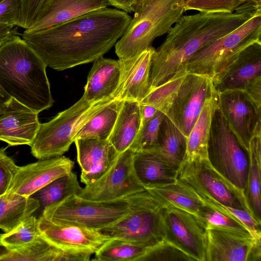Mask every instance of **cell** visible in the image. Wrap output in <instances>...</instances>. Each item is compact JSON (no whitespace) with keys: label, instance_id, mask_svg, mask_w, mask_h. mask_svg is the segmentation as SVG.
<instances>
[{"label":"cell","instance_id":"cell-1","mask_svg":"<svg viewBox=\"0 0 261 261\" xmlns=\"http://www.w3.org/2000/svg\"><path fill=\"white\" fill-rule=\"evenodd\" d=\"M132 19L123 11L107 7L20 35L46 66L62 71L103 57L122 37Z\"/></svg>","mask_w":261,"mask_h":261},{"label":"cell","instance_id":"cell-2","mask_svg":"<svg viewBox=\"0 0 261 261\" xmlns=\"http://www.w3.org/2000/svg\"><path fill=\"white\" fill-rule=\"evenodd\" d=\"M258 13L261 10L244 4L231 13L200 12L182 15L155 49L150 74V90L186 71L188 61L197 51L237 29Z\"/></svg>","mask_w":261,"mask_h":261},{"label":"cell","instance_id":"cell-3","mask_svg":"<svg viewBox=\"0 0 261 261\" xmlns=\"http://www.w3.org/2000/svg\"><path fill=\"white\" fill-rule=\"evenodd\" d=\"M46 65L18 35L0 47V85L11 97L37 113L54 103Z\"/></svg>","mask_w":261,"mask_h":261},{"label":"cell","instance_id":"cell-4","mask_svg":"<svg viewBox=\"0 0 261 261\" xmlns=\"http://www.w3.org/2000/svg\"><path fill=\"white\" fill-rule=\"evenodd\" d=\"M186 12L184 0H141L123 35L115 44L119 60L132 58L168 32Z\"/></svg>","mask_w":261,"mask_h":261},{"label":"cell","instance_id":"cell-5","mask_svg":"<svg viewBox=\"0 0 261 261\" xmlns=\"http://www.w3.org/2000/svg\"><path fill=\"white\" fill-rule=\"evenodd\" d=\"M114 99L111 98L91 103L82 96L51 120L40 123L30 145L32 154L40 160L61 156L74 142L77 133L84 123Z\"/></svg>","mask_w":261,"mask_h":261},{"label":"cell","instance_id":"cell-6","mask_svg":"<svg viewBox=\"0 0 261 261\" xmlns=\"http://www.w3.org/2000/svg\"><path fill=\"white\" fill-rule=\"evenodd\" d=\"M261 13L241 26L197 51L189 60L186 70L204 75L214 81L236 60L247 47L260 42Z\"/></svg>","mask_w":261,"mask_h":261},{"label":"cell","instance_id":"cell-7","mask_svg":"<svg viewBox=\"0 0 261 261\" xmlns=\"http://www.w3.org/2000/svg\"><path fill=\"white\" fill-rule=\"evenodd\" d=\"M132 211L117 223L99 231L110 239L153 246L165 239L162 206L144 190L125 197Z\"/></svg>","mask_w":261,"mask_h":261},{"label":"cell","instance_id":"cell-8","mask_svg":"<svg viewBox=\"0 0 261 261\" xmlns=\"http://www.w3.org/2000/svg\"><path fill=\"white\" fill-rule=\"evenodd\" d=\"M131 211L125 198L97 201L72 195L45 207L42 215L55 223L99 230L117 223Z\"/></svg>","mask_w":261,"mask_h":261},{"label":"cell","instance_id":"cell-9","mask_svg":"<svg viewBox=\"0 0 261 261\" xmlns=\"http://www.w3.org/2000/svg\"><path fill=\"white\" fill-rule=\"evenodd\" d=\"M208 154L209 161L214 169L248 202L246 195L247 152L229 129L218 106L212 120Z\"/></svg>","mask_w":261,"mask_h":261},{"label":"cell","instance_id":"cell-10","mask_svg":"<svg viewBox=\"0 0 261 261\" xmlns=\"http://www.w3.org/2000/svg\"><path fill=\"white\" fill-rule=\"evenodd\" d=\"M177 179L225 205L244 209L254 217L247 201L214 169L208 159H184L177 169Z\"/></svg>","mask_w":261,"mask_h":261},{"label":"cell","instance_id":"cell-11","mask_svg":"<svg viewBox=\"0 0 261 261\" xmlns=\"http://www.w3.org/2000/svg\"><path fill=\"white\" fill-rule=\"evenodd\" d=\"M134 153L128 149L119 154L108 170L93 182L86 185L77 196L92 201H109L145 190L134 170Z\"/></svg>","mask_w":261,"mask_h":261},{"label":"cell","instance_id":"cell-12","mask_svg":"<svg viewBox=\"0 0 261 261\" xmlns=\"http://www.w3.org/2000/svg\"><path fill=\"white\" fill-rule=\"evenodd\" d=\"M206 261H260L261 238L246 230L206 224Z\"/></svg>","mask_w":261,"mask_h":261},{"label":"cell","instance_id":"cell-13","mask_svg":"<svg viewBox=\"0 0 261 261\" xmlns=\"http://www.w3.org/2000/svg\"><path fill=\"white\" fill-rule=\"evenodd\" d=\"M165 240L194 261H206V225L199 218L186 211L162 206Z\"/></svg>","mask_w":261,"mask_h":261},{"label":"cell","instance_id":"cell-14","mask_svg":"<svg viewBox=\"0 0 261 261\" xmlns=\"http://www.w3.org/2000/svg\"><path fill=\"white\" fill-rule=\"evenodd\" d=\"M216 93L210 77L188 72L167 116L187 137L205 100Z\"/></svg>","mask_w":261,"mask_h":261},{"label":"cell","instance_id":"cell-15","mask_svg":"<svg viewBox=\"0 0 261 261\" xmlns=\"http://www.w3.org/2000/svg\"><path fill=\"white\" fill-rule=\"evenodd\" d=\"M218 106L241 146L247 151L254 129L261 122V112L242 90L218 93Z\"/></svg>","mask_w":261,"mask_h":261},{"label":"cell","instance_id":"cell-16","mask_svg":"<svg viewBox=\"0 0 261 261\" xmlns=\"http://www.w3.org/2000/svg\"><path fill=\"white\" fill-rule=\"evenodd\" d=\"M38 224L43 238L65 250L92 255L110 239L98 230L55 223L42 215L38 219Z\"/></svg>","mask_w":261,"mask_h":261},{"label":"cell","instance_id":"cell-17","mask_svg":"<svg viewBox=\"0 0 261 261\" xmlns=\"http://www.w3.org/2000/svg\"><path fill=\"white\" fill-rule=\"evenodd\" d=\"M73 166L74 162L70 159L60 156L19 167L7 193L30 197L57 178L72 171Z\"/></svg>","mask_w":261,"mask_h":261},{"label":"cell","instance_id":"cell-18","mask_svg":"<svg viewBox=\"0 0 261 261\" xmlns=\"http://www.w3.org/2000/svg\"><path fill=\"white\" fill-rule=\"evenodd\" d=\"M155 49L150 46L127 59L119 60L120 77L113 95L115 99L140 102L150 90V74Z\"/></svg>","mask_w":261,"mask_h":261},{"label":"cell","instance_id":"cell-19","mask_svg":"<svg viewBox=\"0 0 261 261\" xmlns=\"http://www.w3.org/2000/svg\"><path fill=\"white\" fill-rule=\"evenodd\" d=\"M38 114L11 98L0 106V140L10 146H30L40 124Z\"/></svg>","mask_w":261,"mask_h":261},{"label":"cell","instance_id":"cell-20","mask_svg":"<svg viewBox=\"0 0 261 261\" xmlns=\"http://www.w3.org/2000/svg\"><path fill=\"white\" fill-rule=\"evenodd\" d=\"M109 6L108 0H44L32 24L22 34L36 33Z\"/></svg>","mask_w":261,"mask_h":261},{"label":"cell","instance_id":"cell-21","mask_svg":"<svg viewBox=\"0 0 261 261\" xmlns=\"http://www.w3.org/2000/svg\"><path fill=\"white\" fill-rule=\"evenodd\" d=\"M74 142L81 168V181L86 185L102 176L119 154L108 140L79 138Z\"/></svg>","mask_w":261,"mask_h":261},{"label":"cell","instance_id":"cell-22","mask_svg":"<svg viewBox=\"0 0 261 261\" xmlns=\"http://www.w3.org/2000/svg\"><path fill=\"white\" fill-rule=\"evenodd\" d=\"M261 76V41L245 48L236 60L213 81L217 92L242 90L252 80Z\"/></svg>","mask_w":261,"mask_h":261},{"label":"cell","instance_id":"cell-23","mask_svg":"<svg viewBox=\"0 0 261 261\" xmlns=\"http://www.w3.org/2000/svg\"><path fill=\"white\" fill-rule=\"evenodd\" d=\"M119 60L101 57L94 61L82 96L91 103L113 98L119 82Z\"/></svg>","mask_w":261,"mask_h":261},{"label":"cell","instance_id":"cell-24","mask_svg":"<svg viewBox=\"0 0 261 261\" xmlns=\"http://www.w3.org/2000/svg\"><path fill=\"white\" fill-rule=\"evenodd\" d=\"M91 254L63 250L52 244L40 234L27 245L0 254V260L88 261Z\"/></svg>","mask_w":261,"mask_h":261},{"label":"cell","instance_id":"cell-25","mask_svg":"<svg viewBox=\"0 0 261 261\" xmlns=\"http://www.w3.org/2000/svg\"><path fill=\"white\" fill-rule=\"evenodd\" d=\"M133 164L138 179L145 189L177 180V170L152 151L142 150L135 152Z\"/></svg>","mask_w":261,"mask_h":261},{"label":"cell","instance_id":"cell-26","mask_svg":"<svg viewBox=\"0 0 261 261\" xmlns=\"http://www.w3.org/2000/svg\"><path fill=\"white\" fill-rule=\"evenodd\" d=\"M141 127L140 102L124 100L108 140L120 154L131 148Z\"/></svg>","mask_w":261,"mask_h":261},{"label":"cell","instance_id":"cell-27","mask_svg":"<svg viewBox=\"0 0 261 261\" xmlns=\"http://www.w3.org/2000/svg\"><path fill=\"white\" fill-rule=\"evenodd\" d=\"M162 205L170 206L191 213L199 218L205 204L187 186L177 179L174 182L146 188Z\"/></svg>","mask_w":261,"mask_h":261},{"label":"cell","instance_id":"cell-28","mask_svg":"<svg viewBox=\"0 0 261 261\" xmlns=\"http://www.w3.org/2000/svg\"><path fill=\"white\" fill-rule=\"evenodd\" d=\"M218 94L207 98L202 109L187 137V147L184 159H208V148L212 122L218 107Z\"/></svg>","mask_w":261,"mask_h":261},{"label":"cell","instance_id":"cell-29","mask_svg":"<svg viewBox=\"0 0 261 261\" xmlns=\"http://www.w3.org/2000/svg\"><path fill=\"white\" fill-rule=\"evenodd\" d=\"M247 152L248 169L246 195L254 217L260 222L261 122L254 129Z\"/></svg>","mask_w":261,"mask_h":261},{"label":"cell","instance_id":"cell-30","mask_svg":"<svg viewBox=\"0 0 261 261\" xmlns=\"http://www.w3.org/2000/svg\"><path fill=\"white\" fill-rule=\"evenodd\" d=\"M187 137L171 120L165 116L160 126L158 145L151 149L173 168L177 170L186 152Z\"/></svg>","mask_w":261,"mask_h":261},{"label":"cell","instance_id":"cell-31","mask_svg":"<svg viewBox=\"0 0 261 261\" xmlns=\"http://www.w3.org/2000/svg\"><path fill=\"white\" fill-rule=\"evenodd\" d=\"M40 207L39 200L7 193L0 196V229L8 232Z\"/></svg>","mask_w":261,"mask_h":261},{"label":"cell","instance_id":"cell-32","mask_svg":"<svg viewBox=\"0 0 261 261\" xmlns=\"http://www.w3.org/2000/svg\"><path fill=\"white\" fill-rule=\"evenodd\" d=\"M123 102L114 99L104 106L80 128L75 139L95 138L108 140Z\"/></svg>","mask_w":261,"mask_h":261},{"label":"cell","instance_id":"cell-33","mask_svg":"<svg viewBox=\"0 0 261 261\" xmlns=\"http://www.w3.org/2000/svg\"><path fill=\"white\" fill-rule=\"evenodd\" d=\"M150 246L118 239H110L95 253L93 260L140 261Z\"/></svg>","mask_w":261,"mask_h":261},{"label":"cell","instance_id":"cell-34","mask_svg":"<svg viewBox=\"0 0 261 261\" xmlns=\"http://www.w3.org/2000/svg\"><path fill=\"white\" fill-rule=\"evenodd\" d=\"M187 73L180 72L151 89L140 103L152 107L167 116Z\"/></svg>","mask_w":261,"mask_h":261},{"label":"cell","instance_id":"cell-35","mask_svg":"<svg viewBox=\"0 0 261 261\" xmlns=\"http://www.w3.org/2000/svg\"><path fill=\"white\" fill-rule=\"evenodd\" d=\"M77 175L72 171L53 180L37 192L38 200L43 210L48 206L59 202L81 191Z\"/></svg>","mask_w":261,"mask_h":261},{"label":"cell","instance_id":"cell-36","mask_svg":"<svg viewBox=\"0 0 261 261\" xmlns=\"http://www.w3.org/2000/svg\"><path fill=\"white\" fill-rule=\"evenodd\" d=\"M39 236L38 219L31 216L14 229L1 234L0 246L7 250L18 249L35 241Z\"/></svg>","mask_w":261,"mask_h":261},{"label":"cell","instance_id":"cell-37","mask_svg":"<svg viewBox=\"0 0 261 261\" xmlns=\"http://www.w3.org/2000/svg\"><path fill=\"white\" fill-rule=\"evenodd\" d=\"M165 116L164 113L158 111L153 117L141 127L130 149L136 152L155 147L158 145L160 126Z\"/></svg>","mask_w":261,"mask_h":261},{"label":"cell","instance_id":"cell-38","mask_svg":"<svg viewBox=\"0 0 261 261\" xmlns=\"http://www.w3.org/2000/svg\"><path fill=\"white\" fill-rule=\"evenodd\" d=\"M194 261L177 247L164 240L150 246L140 261Z\"/></svg>","mask_w":261,"mask_h":261},{"label":"cell","instance_id":"cell-39","mask_svg":"<svg viewBox=\"0 0 261 261\" xmlns=\"http://www.w3.org/2000/svg\"><path fill=\"white\" fill-rule=\"evenodd\" d=\"M185 11L205 13H231L238 7V0H184Z\"/></svg>","mask_w":261,"mask_h":261},{"label":"cell","instance_id":"cell-40","mask_svg":"<svg viewBox=\"0 0 261 261\" xmlns=\"http://www.w3.org/2000/svg\"><path fill=\"white\" fill-rule=\"evenodd\" d=\"M199 218L206 224H206H211L243 229L250 232L243 224L206 204L199 214Z\"/></svg>","mask_w":261,"mask_h":261},{"label":"cell","instance_id":"cell-41","mask_svg":"<svg viewBox=\"0 0 261 261\" xmlns=\"http://www.w3.org/2000/svg\"><path fill=\"white\" fill-rule=\"evenodd\" d=\"M5 150V148H0V196L8 192L19 168Z\"/></svg>","mask_w":261,"mask_h":261},{"label":"cell","instance_id":"cell-42","mask_svg":"<svg viewBox=\"0 0 261 261\" xmlns=\"http://www.w3.org/2000/svg\"><path fill=\"white\" fill-rule=\"evenodd\" d=\"M44 0H20L17 26L27 29L32 24Z\"/></svg>","mask_w":261,"mask_h":261},{"label":"cell","instance_id":"cell-43","mask_svg":"<svg viewBox=\"0 0 261 261\" xmlns=\"http://www.w3.org/2000/svg\"><path fill=\"white\" fill-rule=\"evenodd\" d=\"M20 0H4L0 3V23L17 27Z\"/></svg>","mask_w":261,"mask_h":261},{"label":"cell","instance_id":"cell-44","mask_svg":"<svg viewBox=\"0 0 261 261\" xmlns=\"http://www.w3.org/2000/svg\"><path fill=\"white\" fill-rule=\"evenodd\" d=\"M243 91L257 109L261 112V76L249 82Z\"/></svg>","mask_w":261,"mask_h":261},{"label":"cell","instance_id":"cell-45","mask_svg":"<svg viewBox=\"0 0 261 261\" xmlns=\"http://www.w3.org/2000/svg\"><path fill=\"white\" fill-rule=\"evenodd\" d=\"M141 0H108L109 5L122 10L126 13L134 12Z\"/></svg>","mask_w":261,"mask_h":261},{"label":"cell","instance_id":"cell-46","mask_svg":"<svg viewBox=\"0 0 261 261\" xmlns=\"http://www.w3.org/2000/svg\"><path fill=\"white\" fill-rule=\"evenodd\" d=\"M18 34V32L16 27H11L0 23V47Z\"/></svg>","mask_w":261,"mask_h":261},{"label":"cell","instance_id":"cell-47","mask_svg":"<svg viewBox=\"0 0 261 261\" xmlns=\"http://www.w3.org/2000/svg\"><path fill=\"white\" fill-rule=\"evenodd\" d=\"M140 110L141 121V127L147 122L158 111L154 108L140 103Z\"/></svg>","mask_w":261,"mask_h":261},{"label":"cell","instance_id":"cell-48","mask_svg":"<svg viewBox=\"0 0 261 261\" xmlns=\"http://www.w3.org/2000/svg\"><path fill=\"white\" fill-rule=\"evenodd\" d=\"M246 3L253 5L258 10H261V0H238V7Z\"/></svg>","mask_w":261,"mask_h":261},{"label":"cell","instance_id":"cell-49","mask_svg":"<svg viewBox=\"0 0 261 261\" xmlns=\"http://www.w3.org/2000/svg\"><path fill=\"white\" fill-rule=\"evenodd\" d=\"M12 97L7 94L0 85V106L6 103Z\"/></svg>","mask_w":261,"mask_h":261},{"label":"cell","instance_id":"cell-50","mask_svg":"<svg viewBox=\"0 0 261 261\" xmlns=\"http://www.w3.org/2000/svg\"><path fill=\"white\" fill-rule=\"evenodd\" d=\"M4 0H0V3L2 1H3Z\"/></svg>","mask_w":261,"mask_h":261},{"label":"cell","instance_id":"cell-51","mask_svg":"<svg viewBox=\"0 0 261 261\" xmlns=\"http://www.w3.org/2000/svg\"><path fill=\"white\" fill-rule=\"evenodd\" d=\"M0 235H1V234H0Z\"/></svg>","mask_w":261,"mask_h":261}]
</instances>
